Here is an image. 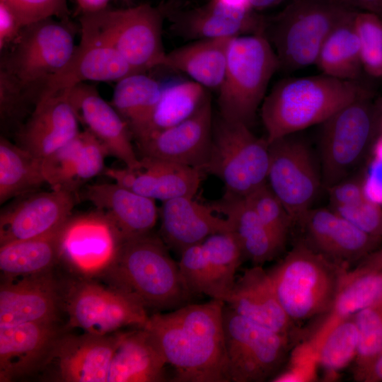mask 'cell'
Segmentation results:
<instances>
[{"label": "cell", "instance_id": "cell-37", "mask_svg": "<svg viewBox=\"0 0 382 382\" xmlns=\"http://www.w3.org/2000/svg\"><path fill=\"white\" fill-rule=\"evenodd\" d=\"M44 183L42 159L1 136L0 203L34 192Z\"/></svg>", "mask_w": 382, "mask_h": 382}, {"label": "cell", "instance_id": "cell-51", "mask_svg": "<svg viewBox=\"0 0 382 382\" xmlns=\"http://www.w3.org/2000/svg\"><path fill=\"white\" fill-rule=\"evenodd\" d=\"M347 6L359 11L376 13L382 17V0H342Z\"/></svg>", "mask_w": 382, "mask_h": 382}, {"label": "cell", "instance_id": "cell-32", "mask_svg": "<svg viewBox=\"0 0 382 382\" xmlns=\"http://www.w3.org/2000/svg\"><path fill=\"white\" fill-rule=\"evenodd\" d=\"M231 38L202 39L166 52L161 66L187 74L205 88L219 90Z\"/></svg>", "mask_w": 382, "mask_h": 382}, {"label": "cell", "instance_id": "cell-58", "mask_svg": "<svg viewBox=\"0 0 382 382\" xmlns=\"http://www.w3.org/2000/svg\"><path fill=\"white\" fill-rule=\"evenodd\" d=\"M342 1V0H341Z\"/></svg>", "mask_w": 382, "mask_h": 382}, {"label": "cell", "instance_id": "cell-38", "mask_svg": "<svg viewBox=\"0 0 382 382\" xmlns=\"http://www.w3.org/2000/svg\"><path fill=\"white\" fill-rule=\"evenodd\" d=\"M207 97L205 88L192 80L162 84L148 136L189 118Z\"/></svg>", "mask_w": 382, "mask_h": 382}, {"label": "cell", "instance_id": "cell-53", "mask_svg": "<svg viewBox=\"0 0 382 382\" xmlns=\"http://www.w3.org/2000/svg\"><path fill=\"white\" fill-rule=\"evenodd\" d=\"M357 381L362 382L382 381V355Z\"/></svg>", "mask_w": 382, "mask_h": 382}, {"label": "cell", "instance_id": "cell-44", "mask_svg": "<svg viewBox=\"0 0 382 382\" xmlns=\"http://www.w3.org/2000/svg\"><path fill=\"white\" fill-rule=\"evenodd\" d=\"M25 26L33 22L54 17L69 20L66 0H0Z\"/></svg>", "mask_w": 382, "mask_h": 382}, {"label": "cell", "instance_id": "cell-1", "mask_svg": "<svg viewBox=\"0 0 382 382\" xmlns=\"http://www.w3.org/2000/svg\"><path fill=\"white\" fill-rule=\"evenodd\" d=\"M225 303L212 299L149 316L143 327L174 370L173 381L230 382L223 324Z\"/></svg>", "mask_w": 382, "mask_h": 382}, {"label": "cell", "instance_id": "cell-4", "mask_svg": "<svg viewBox=\"0 0 382 382\" xmlns=\"http://www.w3.org/2000/svg\"><path fill=\"white\" fill-rule=\"evenodd\" d=\"M267 272L280 304L297 325L330 312L347 270L301 240Z\"/></svg>", "mask_w": 382, "mask_h": 382}, {"label": "cell", "instance_id": "cell-48", "mask_svg": "<svg viewBox=\"0 0 382 382\" xmlns=\"http://www.w3.org/2000/svg\"><path fill=\"white\" fill-rule=\"evenodd\" d=\"M326 190L331 207L352 205L367 197L364 190V177L347 178L326 187Z\"/></svg>", "mask_w": 382, "mask_h": 382}, {"label": "cell", "instance_id": "cell-41", "mask_svg": "<svg viewBox=\"0 0 382 382\" xmlns=\"http://www.w3.org/2000/svg\"><path fill=\"white\" fill-rule=\"evenodd\" d=\"M81 150L80 133L69 143L42 159L46 183L52 189L76 192Z\"/></svg>", "mask_w": 382, "mask_h": 382}, {"label": "cell", "instance_id": "cell-3", "mask_svg": "<svg viewBox=\"0 0 382 382\" xmlns=\"http://www.w3.org/2000/svg\"><path fill=\"white\" fill-rule=\"evenodd\" d=\"M115 286L146 308L174 310L188 304L192 294L168 246L151 233L125 241L106 274Z\"/></svg>", "mask_w": 382, "mask_h": 382}, {"label": "cell", "instance_id": "cell-11", "mask_svg": "<svg viewBox=\"0 0 382 382\" xmlns=\"http://www.w3.org/2000/svg\"><path fill=\"white\" fill-rule=\"evenodd\" d=\"M223 324L229 381L275 378L289 357L292 337L236 314L226 303Z\"/></svg>", "mask_w": 382, "mask_h": 382}, {"label": "cell", "instance_id": "cell-14", "mask_svg": "<svg viewBox=\"0 0 382 382\" xmlns=\"http://www.w3.org/2000/svg\"><path fill=\"white\" fill-rule=\"evenodd\" d=\"M124 239L102 212L71 216L59 235V260L83 279L107 274L115 264Z\"/></svg>", "mask_w": 382, "mask_h": 382}, {"label": "cell", "instance_id": "cell-42", "mask_svg": "<svg viewBox=\"0 0 382 382\" xmlns=\"http://www.w3.org/2000/svg\"><path fill=\"white\" fill-rule=\"evenodd\" d=\"M354 26L359 41L364 73L374 79L382 78V17L357 10Z\"/></svg>", "mask_w": 382, "mask_h": 382}, {"label": "cell", "instance_id": "cell-5", "mask_svg": "<svg viewBox=\"0 0 382 382\" xmlns=\"http://www.w3.org/2000/svg\"><path fill=\"white\" fill-rule=\"evenodd\" d=\"M69 20L49 17L23 27L1 59L0 76L39 101L48 80L65 66L74 45Z\"/></svg>", "mask_w": 382, "mask_h": 382}, {"label": "cell", "instance_id": "cell-40", "mask_svg": "<svg viewBox=\"0 0 382 382\" xmlns=\"http://www.w3.org/2000/svg\"><path fill=\"white\" fill-rule=\"evenodd\" d=\"M358 330V347L354 360L357 381L382 355V302L352 316Z\"/></svg>", "mask_w": 382, "mask_h": 382}, {"label": "cell", "instance_id": "cell-17", "mask_svg": "<svg viewBox=\"0 0 382 382\" xmlns=\"http://www.w3.org/2000/svg\"><path fill=\"white\" fill-rule=\"evenodd\" d=\"M212 110L209 96L185 120L136 142L141 157L161 160L204 171L212 143Z\"/></svg>", "mask_w": 382, "mask_h": 382}, {"label": "cell", "instance_id": "cell-46", "mask_svg": "<svg viewBox=\"0 0 382 382\" xmlns=\"http://www.w3.org/2000/svg\"><path fill=\"white\" fill-rule=\"evenodd\" d=\"M81 150L78 180L80 184L101 172L108 153L103 144L88 129L80 132Z\"/></svg>", "mask_w": 382, "mask_h": 382}, {"label": "cell", "instance_id": "cell-33", "mask_svg": "<svg viewBox=\"0 0 382 382\" xmlns=\"http://www.w3.org/2000/svg\"><path fill=\"white\" fill-rule=\"evenodd\" d=\"M162 83L145 73L129 75L116 82L110 104L127 124L137 142L148 136Z\"/></svg>", "mask_w": 382, "mask_h": 382}, {"label": "cell", "instance_id": "cell-36", "mask_svg": "<svg viewBox=\"0 0 382 382\" xmlns=\"http://www.w3.org/2000/svg\"><path fill=\"white\" fill-rule=\"evenodd\" d=\"M381 302L382 270L354 275L347 272L331 310L314 335L315 348L339 321Z\"/></svg>", "mask_w": 382, "mask_h": 382}, {"label": "cell", "instance_id": "cell-22", "mask_svg": "<svg viewBox=\"0 0 382 382\" xmlns=\"http://www.w3.org/2000/svg\"><path fill=\"white\" fill-rule=\"evenodd\" d=\"M62 335L56 322L0 326V381H11L46 365Z\"/></svg>", "mask_w": 382, "mask_h": 382}, {"label": "cell", "instance_id": "cell-43", "mask_svg": "<svg viewBox=\"0 0 382 382\" xmlns=\"http://www.w3.org/2000/svg\"><path fill=\"white\" fill-rule=\"evenodd\" d=\"M245 197L267 229L284 248L294 221L267 183Z\"/></svg>", "mask_w": 382, "mask_h": 382}, {"label": "cell", "instance_id": "cell-49", "mask_svg": "<svg viewBox=\"0 0 382 382\" xmlns=\"http://www.w3.org/2000/svg\"><path fill=\"white\" fill-rule=\"evenodd\" d=\"M23 25L4 3L0 2V50L9 47L20 34Z\"/></svg>", "mask_w": 382, "mask_h": 382}, {"label": "cell", "instance_id": "cell-12", "mask_svg": "<svg viewBox=\"0 0 382 382\" xmlns=\"http://www.w3.org/2000/svg\"><path fill=\"white\" fill-rule=\"evenodd\" d=\"M64 299L69 327L93 335H110L126 326L142 328L149 318L146 308L134 296L91 279L74 282Z\"/></svg>", "mask_w": 382, "mask_h": 382}, {"label": "cell", "instance_id": "cell-55", "mask_svg": "<svg viewBox=\"0 0 382 382\" xmlns=\"http://www.w3.org/2000/svg\"><path fill=\"white\" fill-rule=\"evenodd\" d=\"M284 0H250L251 6L255 11H262L275 6Z\"/></svg>", "mask_w": 382, "mask_h": 382}, {"label": "cell", "instance_id": "cell-29", "mask_svg": "<svg viewBox=\"0 0 382 382\" xmlns=\"http://www.w3.org/2000/svg\"><path fill=\"white\" fill-rule=\"evenodd\" d=\"M81 197L110 219L124 241L151 233L159 214L154 199L116 183L88 185Z\"/></svg>", "mask_w": 382, "mask_h": 382}, {"label": "cell", "instance_id": "cell-39", "mask_svg": "<svg viewBox=\"0 0 382 382\" xmlns=\"http://www.w3.org/2000/svg\"><path fill=\"white\" fill-rule=\"evenodd\" d=\"M358 347V330L353 317L335 324L317 347L318 363L327 372L335 373L354 360Z\"/></svg>", "mask_w": 382, "mask_h": 382}, {"label": "cell", "instance_id": "cell-10", "mask_svg": "<svg viewBox=\"0 0 382 382\" xmlns=\"http://www.w3.org/2000/svg\"><path fill=\"white\" fill-rule=\"evenodd\" d=\"M373 93L345 105L321 125L319 138L323 186L349 177L371 149L376 134Z\"/></svg>", "mask_w": 382, "mask_h": 382}, {"label": "cell", "instance_id": "cell-30", "mask_svg": "<svg viewBox=\"0 0 382 382\" xmlns=\"http://www.w3.org/2000/svg\"><path fill=\"white\" fill-rule=\"evenodd\" d=\"M166 364L159 347L143 327L119 332L108 382L165 381Z\"/></svg>", "mask_w": 382, "mask_h": 382}, {"label": "cell", "instance_id": "cell-47", "mask_svg": "<svg viewBox=\"0 0 382 382\" xmlns=\"http://www.w3.org/2000/svg\"><path fill=\"white\" fill-rule=\"evenodd\" d=\"M372 158L364 177L366 196L382 206V137H376L371 147Z\"/></svg>", "mask_w": 382, "mask_h": 382}, {"label": "cell", "instance_id": "cell-24", "mask_svg": "<svg viewBox=\"0 0 382 382\" xmlns=\"http://www.w3.org/2000/svg\"><path fill=\"white\" fill-rule=\"evenodd\" d=\"M203 172L197 168L141 157L137 168H107L103 173L126 188L165 202L184 196L194 197Z\"/></svg>", "mask_w": 382, "mask_h": 382}, {"label": "cell", "instance_id": "cell-57", "mask_svg": "<svg viewBox=\"0 0 382 382\" xmlns=\"http://www.w3.org/2000/svg\"><path fill=\"white\" fill-rule=\"evenodd\" d=\"M123 1H127H127H129V0H123Z\"/></svg>", "mask_w": 382, "mask_h": 382}, {"label": "cell", "instance_id": "cell-26", "mask_svg": "<svg viewBox=\"0 0 382 382\" xmlns=\"http://www.w3.org/2000/svg\"><path fill=\"white\" fill-rule=\"evenodd\" d=\"M174 31L191 40L233 38L264 33L267 19L253 9L233 7L216 0L173 19Z\"/></svg>", "mask_w": 382, "mask_h": 382}, {"label": "cell", "instance_id": "cell-7", "mask_svg": "<svg viewBox=\"0 0 382 382\" xmlns=\"http://www.w3.org/2000/svg\"><path fill=\"white\" fill-rule=\"evenodd\" d=\"M352 9L341 0H292L267 19L265 34L279 70L293 72L315 64L323 42Z\"/></svg>", "mask_w": 382, "mask_h": 382}, {"label": "cell", "instance_id": "cell-15", "mask_svg": "<svg viewBox=\"0 0 382 382\" xmlns=\"http://www.w3.org/2000/svg\"><path fill=\"white\" fill-rule=\"evenodd\" d=\"M244 260L231 232L217 233L180 254V272L188 291L224 303L236 282V273Z\"/></svg>", "mask_w": 382, "mask_h": 382}, {"label": "cell", "instance_id": "cell-18", "mask_svg": "<svg viewBox=\"0 0 382 382\" xmlns=\"http://www.w3.org/2000/svg\"><path fill=\"white\" fill-rule=\"evenodd\" d=\"M78 197L76 192L61 189L22 196L1 212L0 245L59 229L71 216Z\"/></svg>", "mask_w": 382, "mask_h": 382}, {"label": "cell", "instance_id": "cell-56", "mask_svg": "<svg viewBox=\"0 0 382 382\" xmlns=\"http://www.w3.org/2000/svg\"><path fill=\"white\" fill-rule=\"evenodd\" d=\"M226 5L243 9H253L250 0H216Z\"/></svg>", "mask_w": 382, "mask_h": 382}, {"label": "cell", "instance_id": "cell-28", "mask_svg": "<svg viewBox=\"0 0 382 382\" xmlns=\"http://www.w3.org/2000/svg\"><path fill=\"white\" fill-rule=\"evenodd\" d=\"M210 204L180 197L163 202L159 211L161 234L166 245L178 253L217 233L231 232L229 221L215 214Z\"/></svg>", "mask_w": 382, "mask_h": 382}, {"label": "cell", "instance_id": "cell-13", "mask_svg": "<svg viewBox=\"0 0 382 382\" xmlns=\"http://www.w3.org/2000/svg\"><path fill=\"white\" fill-rule=\"evenodd\" d=\"M298 133L269 144L267 183L283 204L294 224L310 209L323 186L310 146Z\"/></svg>", "mask_w": 382, "mask_h": 382}, {"label": "cell", "instance_id": "cell-50", "mask_svg": "<svg viewBox=\"0 0 382 382\" xmlns=\"http://www.w3.org/2000/svg\"><path fill=\"white\" fill-rule=\"evenodd\" d=\"M381 270H382V246L380 245L349 270L347 273L354 275Z\"/></svg>", "mask_w": 382, "mask_h": 382}, {"label": "cell", "instance_id": "cell-9", "mask_svg": "<svg viewBox=\"0 0 382 382\" xmlns=\"http://www.w3.org/2000/svg\"><path fill=\"white\" fill-rule=\"evenodd\" d=\"M269 162L266 138L256 137L244 123L220 116L204 171L222 180L226 192L245 197L267 183Z\"/></svg>", "mask_w": 382, "mask_h": 382}, {"label": "cell", "instance_id": "cell-45", "mask_svg": "<svg viewBox=\"0 0 382 382\" xmlns=\"http://www.w3.org/2000/svg\"><path fill=\"white\" fill-rule=\"evenodd\" d=\"M331 208L365 233L382 238V206L368 197L352 205Z\"/></svg>", "mask_w": 382, "mask_h": 382}, {"label": "cell", "instance_id": "cell-25", "mask_svg": "<svg viewBox=\"0 0 382 382\" xmlns=\"http://www.w3.org/2000/svg\"><path fill=\"white\" fill-rule=\"evenodd\" d=\"M136 73L114 48L81 35L79 44L76 45L71 58L48 80L40 100L86 81L117 82Z\"/></svg>", "mask_w": 382, "mask_h": 382}, {"label": "cell", "instance_id": "cell-21", "mask_svg": "<svg viewBox=\"0 0 382 382\" xmlns=\"http://www.w3.org/2000/svg\"><path fill=\"white\" fill-rule=\"evenodd\" d=\"M50 272L4 279L0 286V326L57 321L61 298Z\"/></svg>", "mask_w": 382, "mask_h": 382}, {"label": "cell", "instance_id": "cell-19", "mask_svg": "<svg viewBox=\"0 0 382 382\" xmlns=\"http://www.w3.org/2000/svg\"><path fill=\"white\" fill-rule=\"evenodd\" d=\"M64 91L66 92L79 122L103 144L108 155L122 161L127 168H138L140 158L134 151L127 124L114 107L100 96L96 87L81 83Z\"/></svg>", "mask_w": 382, "mask_h": 382}, {"label": "cell", "instance_id": "cell-35", "mask_svg": "<svg viewBox=\"0 0 382 382\" xmlns=\"http://www.w3.org/2000/svg\"><path fill=\"white\" fill-rule=\"evenodd\" d=\"M62 227L42 236L0 245V270L4 279L50 272L59 261Z\"/></svg>", "mask_w": 382, "mask_h": 382}, {"label": "cell", "instance_id": "cell-2", "mask_svg": "<svg viewBox=\"0 0 382 382\" xmlns=\"http://www.w3.org/2000/svg\"><path fill=\"white\" fill-rule=\"evenodd\" d=\"M371 93L361 81H343L323 74L281 79L261 105L265 138L270 144L320 125L345 105Z\"/></svg>", "mask_w": 382, "mask_h": 382}, {"label": "cell", "instance_id": "cell-31", "mask_svg": "<svg viewBox=\"0 0 382 382\" xmlns=\"http://www.w3.org/2000/svg\"><path fill=\"white\" fill-rule=\"evenodd\" d=\"M211 207L231 224L244 260L254 265L273 260L284 248L261 221L245 197L225 192Z\"/></svg>", "mask_w": 382, "mask_h": 382}, {"label": "cell", "instance_id": "cell-23", "mask_svg": "<svg viewBox=\"0 0 382 382\" xmlns=\"http://www.w3.org/2000/svg\"><path fill=\"white\" fill-rule=\"evenodd\" d=\"M119 332L97 335L62 334L47 363L55 365L57 378L65 382H108Z\"/></svg>", "mask_w": 382, "mask_h": 382}, {"label": "cell", "instance_id": "cell-54", "mask_svg": "<svg viewBox=\"0 0 382 382\" xmlns=\"http://www.w3.org/2000/svg\"><path fill=\"white\" fill-rule=\"evenodd\" d=\"M376 112V137H382V96L374 101ZM375 139V138H374Z\"/></svg>", "mask_w": 382, "mask_h": 382}, {"label": "cell", "instance_id": "cell-16", "mask_svg": "<svg viewBox=\"0 0 382 382\" xmlns=\"http://www.w3.org/2000/svg\"><path fill=\"white\" fill-rule=\"evenodd\" d=\"M296 224L301 229L303 243L347 271L382 241V238L365 233L332 208H311Z\"/></svg>", "mask_w": 382, "mask_h": 382}, {"label": "cell", "instance_id": "cell-34", "mask_svg": "<svg viewBox=\"0 0 382 382\" xmlns=\"http://www.w3.org/2000/svg\"><path fill=\"white\" fill-rule=\"evenodd\" d=\"M356 11L350 10L323 42L314 64L320 74L343 81H361L364 71L354 26Z\"/></svg>", "mask_w": 382, "mask_h": 382}, {"label": "cell", "instance_id": "cell-27", "mask_svg": "<svg viewBox=\"0 0 382 382\" xmlns=\"http://www.w3.org/2000/svg\"><path fill=\"white\" fill-rule=\"evenodd\" d=\"M225 303L236 314L278 333L292 337L296 331L261 266L246 270L236 280Z\"/></svg>", "mask_w": 382, "mask_h": 382}, {"label": "cell", "instance_id": "cell-6", "mask_svg": "<svg viewBox=\"0 0 382 382\" xmlns=\"http://www.w3.org/2000/svg\"><path fill=\"white\" fill-rule=\"evenodd\" d=\"M278 70L277 55L264 33L231 38L224 79L218 90L220 116L250 126Z\"/></svg>", "mask_w": 382, "mask_h": 382}, {"label": "cell", "instance_id": "cell-20", "mask_svg": "<svg viewBox=\"0 0 382 382\" xmlns=\"http://www.w3.org/2000/svg\"><path fill=\"white\" fill-rule=\"evenodd\" d=\"M79 118L66 91L40 99L15 133L16 144L43 159L76 137Z\"/></svg>", "mask_w": 382, "mask_h": 382}, {"label": "cell", "instance_id": "cell-52", "mask_svg": "<svg viewBox=\"0 0 382 382\" xmlns=\"http://www.w3.org/2000/svg\"><path fill=\"white\" fill-rule=\"evenodd\" d=\"M112 0H74L81 15L96 13L108 8Z\"/></svg>", "mask_w": 382, "mask_h": 382}, {"label": "cell", "instance_id": "cell-8", "mask_svg": "<svg viewBox=\"0 0 382 382\" xmlns=\"http://www.w3.org/2000/svg\"><path fill=\"white\" fill-rule=\"evenodd\" d=\"M162 12L148 4L80 16L81 35L117 51L138 73L161 66L166 55Z\"/></svg>", "mask_w": 382, "mask_h": 382}]
</instances>
